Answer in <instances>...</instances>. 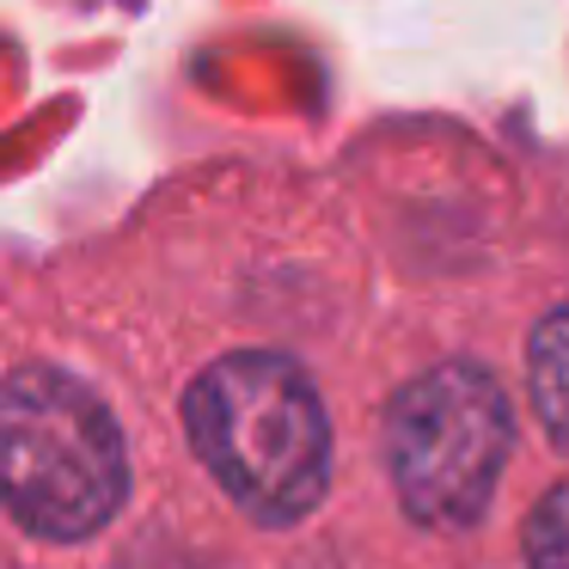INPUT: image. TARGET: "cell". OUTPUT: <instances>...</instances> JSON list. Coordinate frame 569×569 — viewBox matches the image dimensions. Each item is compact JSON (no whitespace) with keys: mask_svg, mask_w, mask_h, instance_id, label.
<instances>
[{"mask_svg":"<svg viewBox=\"0 0 569 569\" xmlns=\"http://www.w3.org/2000/svg\"><path fill=\"white\" fill-rule=\"evenodd\" d=\"M532 405L551 441L569 453V307H557L532 337Z\"/></svg>","mask_w":569,"mask_h":569,"instance_id":"obj_4","label":"cell"},{"mask_svg":"<svg viewBox=\"0 0 569 569\" xmlns=\"http://www.w3.org/2000/svg\"><path fill=\"white\" fill-rule=\"evenodd\" d=\"M527 557L532 569H569V483H557L527 520Z\"/></svg>","mask_w":569,"mask_h":569,"instance_id":"obj_5","label":"cell"},{"mask_svg":"<svg viewBox=\"0 0 569 569\" xmlns=\"http://www.w3.org/2000/svg\"><path fill=\"white\" fill-rule=\"evenodd\" d=\"M184 422L202 466L246 515L300 520L331 478V429L312 380L288 356H227L190 386Z\"/></svg>","mask_w":569,"mask_h":569,"instance_id":"obj_1","label":"cell"},{"mask_svg":"<svg viewBox=\"0 0 569 569\" xmlns=\"http://www.w3.org/2000/svg\"><path fill=\"white\" fill-rule=\"evenodd\" d=\"M508 459V398L471 361L410 380L386 417V466L422 527H471Z\"/></svg>","mask_w":569,"mask_h":569,"instance_id":"obj_3","label":"cell"},{"mask_svg":"<svg viewBox=\"0 0 569 569\" xmlns=\"http://www.w3.org/2000/svg\"><path fill=\"white\" fill-rule=\"evenodd\" d=\"M129 466L111 410L56 368L0 386V502L43 539H87L123 508Z\"/></svg>","mask_w":569,"mask_h":569,"instance_id":"obj_2","label":"cell"}]
</instances>
